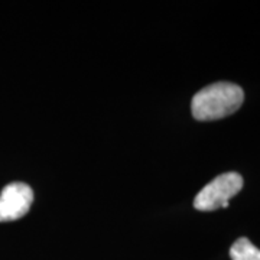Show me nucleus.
Segmentation results:
<instances>
[{
    "instance_id": "f257e3e1",
    "label": "nucleus",
    "mask_w": 260,
    "mask_h": 260,
    "mask_svg": "<svg viewBox=\"0 0 260 260\" xmlns=\"http://www.w3.org/2000/svg\"><path fill=\"white\" fill-rule=\"evenodd\" d=\"M244 102L240 85L229 81L210 84L192 97L191 112L195 120L213 121L236 113Z\"/></svg>"
},
{
    "instance_id": "f03ea898",
    "label": "nucleus",
    "mask_w": 260,
    "mask_h": 260,
    "mask_svg": "<svg viewBox=\"0 0 260 260\" xmlns=\"http://www.w3.org/2000/svg\"><path fill=\"white\" fill-rule=\"evenodd\" d=\"M243 177L237 172H225L217 178L195 195L194 208L200 211H215L218 208H227L229 201L242 191Z\"/></svg>"
},
{
    "instance_id": "7ed1b4c3",
    "label": "nucleus",
    "mask_w": 260,
    "mask_h": 260,
    "mask_svg": "<svg viewBox=\"0 0 260 260\" xmlns=\"http://www.w3.org/2000/svg\"><path fill=\"white\" fill-rule=\"evenodd\" d=\"M34 191L25 182H10L0 192V223L13 221L28 213Z\"/></svg>"
},
{
    "instance_id": "20e7f679",
    "label": "nucleus",
    "mask_w": 260,
    "mask_h": 260,
    "mask_svg": "<svg viewBox=\"0 0 260 260\" xmlns=\"http://www.w3.org/2000/svg\"><path fill=\"white\" fill-rule=\"evenodd\" d=\"M230 257L232 260H260V249L256 247L247 237H240L233 243Z\"/></svg>"
}]
</instances>
